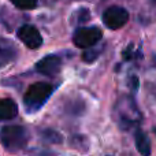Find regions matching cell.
<instances>
[{
  "label": "cell",
  "instance_id": "cell-1",
  "mask_svg": "<svg viewBox=\"0 0 156 156\" xmlns=\"http://www.w3.org/2000/svg\"><path fill=\"white\" fill-rule=\"evenodd\" d=\"M114 116L122 130L137 129L143 118L136 101L130 96H123L116 101L114 108Z\"/></svg>",
  "mask_w": 156,
  "mask_h": 156
},
{
  "label": "cell",
  "instance_id": "cell-2",
  "mask_svg": "<svg viewBox=\"0 0 156 156\" xmlns=\"http://www.w3.org/2000/svg\"><path fill=\"white\" fill-rule=\"evenodd\" d=\"M54 93V86L47 82H36L29 86L23 96V105L27 112L38 111Z\"/></svg>",
  "mask_w": 156,
  "mask_h": 156
},
{
  "label": "cell",
  "instance_id": "cell-3",
  "mask_svg": "<svg viewBox=\"0 0 156 156\" xmlns=\"http://www.w3.org/2000/svg\"><path fill=\"white\" fill-rule=\"evenodd\" d=\"M27 132L22 126H5L0 132V141L7 151L15 152L25 148L27 144Z\"/></svg>",
  "mask_w": 156,
  "mask_h": 156
},
{
  "label": "cell",
  "instance_id": "cell-4",
  "mask_svg": "<svg viewBox=\"0 0 156 156\" xmlns=\"http://www.w3.org/2000/svg\"><path fill=\"white\" fill-rule=\"evenodd\" d=\"M103 23L111 30H116L123 27L129 22V12L126 8L119 5H111L103 12Z\"/></svg>",
  "mask_w": 156,
  "mask_h": 156
},
{
  "label": "cell",
  "instance_id": "cell-5",
  "mask_svg": "<svg viewBox=\"0 0 156 156\" xmlns=\"http://www.w3.org/2000/svg\"><path fill=\"white\" fill-rule=\"evenodd\" d=\"M103 37V32L96 26L92 27H80L74 32L73 36V43L76 44V47L78 48H89L93 47L101 40Z\"/></svg>",
  "mask_w": 156,
  "mask_h": 156
},
{
  "label": "cell",
  "instance_id": "cell-6",
  "mask_svg": "<svg viewBox=\"0 0 156 156\" xmlns=\"http://www.w3.org/2000/svg\"><path fill=\"white\" fill-rule=\"evenodd\" d=\"M16 36L30 49H37L43 45V37H41L40 32L37 30V27H34L33 25L21 26L16 32Z\"/></svg>",
  "mask_w": 156,
  "mask_h": 156
},
{
  "label": "cell",
  "instance_id": "cell-7",
  "mask_svg": "<svg viewBox=\"0 0 156 156\" xmlns=\"http://www.w3.org/2000/svg\"><path fill=\"white\" fill-rule=\"evenodd\" d=\"M62 67V58L58 55H47L36 63V71L47 77H55Z\"/></svg>",
  "mask_w": 156,
  "mask_h": 156
},
{
  "label": "cell",
  "instance_id": "cell-8",
  "mask_svg": "<svg viewBox=\"0 0 156 156\" xmlns=\"http://www.w3.org/2000/svg\"><path fill=\"white\" fill-rule=\"evenodd\" d=\"M16 58V48L12 41L0 37V67L11 63Z\"/></svg>",
  "mask_w": 156,
  "mask_h": 156
},
{
  "label": "cell",
  "instance_id": "cell-9",
  "mask_svg": "<svg viewBox=\"0 0 156 156\" xmlns=\"http://www.w3.org/2000/svg\"><path fill=\"white\" fill-rule=\"evenodd\" d=\"M18 114V105L12 99H0V121H10Z\"/></svg>",
  "mask_w": 156,
  "mask_h": 156
},
{
  "label": "cell",
  "instance_id": "cell-10",
  "mask_svg": "<svg viewBox=\"0 0 156 156\" xmlns=\"http://www.w3.org/2000/svg\"><path fill=\"white\" fill-rule=\"evenodd\" d=\"M134 143H136V147H137V151L141 155L148 156L151 154V143H149L148 136L141 129H138V127L134 130Z\"/></svg>",
  "mask_w": 156,
  "mask_h": 156
},
{
  "label": "cell",
  "instance_id": "cell-11",
  "mask_svg": "<svg viewBox=\"0 0 156 156\" xmlns=\"http://www.w3.org/2000/svg\"><path fill=\"white\" fill-rule=\"evenodd\" d=\"M100 52H101V48H97V47H89L86 48V51L82 54V60L86 63H92L99 58Z\"/></svg>",
  "mask_w": 156,
  "mask_h": 156
},
{
  "label": "cell",
  "instance_id": "cell-12",
  "mask_svg": "<svg viewBox=\"0 0 156 156\" xmlns=\"http://www.w3.org/2000/svg\"><path fill=\"white\" fill-rule=\"evenodd\" d=\"M11 3L19 10H33L37 7V0H11Z\"/></svg>",
  "mask_w": 156,
  "mask_h": 156
},
{
  "label": "cell",
  "instance_id": "cell-13",
  "mask_svg": "<svg viewBox=\"0 0 156 156\" xmlns=\"http://www.w3.org/2000/svg\"><path fill=\"white\" fill-rule=\"evenodd\" d=\"M43 138L45 141H48V143H55V144L62 143V136L58 132H55V130H44Z\"/></svg>",
  "mask_w": 156,
  "mask_h": 156
},
{
  "label": "cell",
  "instance_id": "cell-14",
  "mask_svg": "<svg viewBox=\"0 0 156 156\" xmlns=\"http://www.w3.org/2000/svg\"><path fill=\"white\" fill-rule=\"evenodd\" d=\"M152 130H154V133H155V134H156V127H154V129H152Z\"/></svg>",
  "mask_w": 156,
  "mask_h": 156
}]
</instances>
